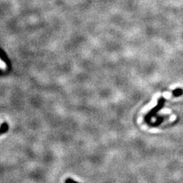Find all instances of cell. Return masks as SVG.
Listing matches in <instances>:
<instances>
[{"label":"cell","instance_id":"cell-1","mask_svg":"<svg viewBox=\"0 0 183 183\" xmlns=\"http://www.w3.org/2000/svg\"><path fill=\"white\" fill-rule=\"evenodd\" d=\"M9 130V126L6 122H3L1 126V129H0V133L1 134H3L6 133Z\"/></svg>","mask_w":183,"mask_h":183},{"label":"cell","instance_id":"cell-2","mask_svg":"<svg viewBox=\"0 0 183 183\" xmlns=\"http://www.w3.org/2000/svg\"><path fill=\"white\" fill-rule=\"evenodd\" d=\"M0 67H1V68L2 70H5L6 69V64L4 62V61H3V60H1V62H0Z\"/></svg>","mask_w":183,"mask_h":183},{"label":"cell","instance_id":"cell-3","mask_svg":"<svg viewBox=\"0 0 183 183\" xmlns=\"http://www.w3.org/2000/svg\"><path fill=\"white\" fill-rule=\"evenodd\" d=\"M65 183H79V182L74 181L72 178H67L65 180Z\"/></svg>","mask_w":183,"mask_h":183},{"label":"cell","instance_id":"cell-4","mask_svg":"<svg viewBox=\"0 0 183 183\" xmlns=\"http://www.w3.org/2000/svg\"><path fill=\"white\" fill-rule=\"evenodd\" d=\"M174 93L176 94V95H178V94H180L181 93V90H176L174 92Z\"/></svg>","mask_w":183,"mask_h":183}]
</instances>
